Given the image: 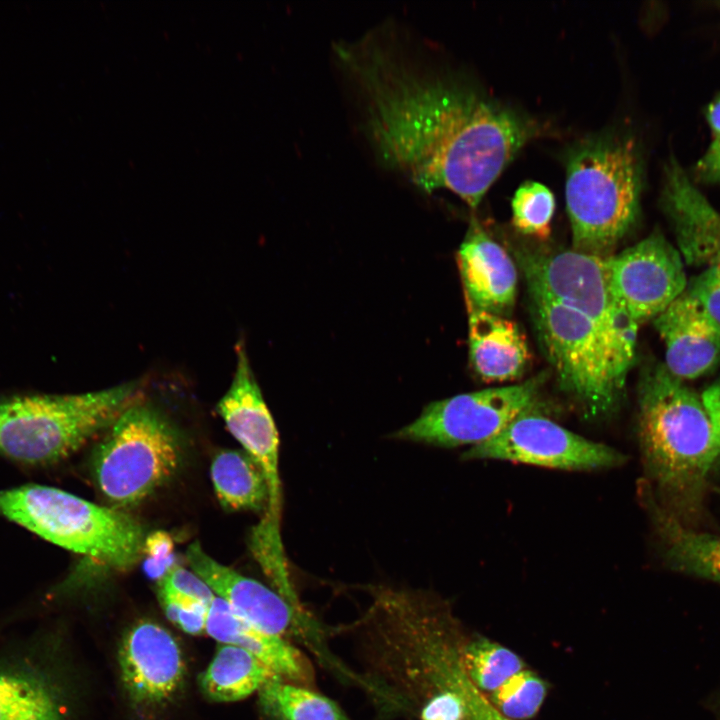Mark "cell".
I'll return each instance as SVG.
<instances>
[{"instance_id":"23","label":"cell","mask_w":720,"mask_h":720,"mask_svg":"<svg viewBox=\"0 0 720 720\" xmlns=\"http://www.w3.org/2000/svg\"><path fill=\"white\" fill-rule=\"evenodd\" d=\"M211 480L219 502L229 510H266L268 487L258 464L240 450H222L211 463Z\"/></svg>"},{"instance_id":"31","label":"cell","mask_w":720,"mask_h":720,"mask_svg":"<svg viewBox=\"0 0 720 720\" xmlns=\"http://www.w3.org/2000/svg\"><path fill=\"white\" fill-rule=\"evenodd\" d=\"M454 693L464 704L466 720H512L502 715L466 674L457 682Z\"/></svg>"},{"instance_id":"6","label":"cell","mask_w":720,"mask_h":720,"mask_svg":"<svg viewBox=\"0 0 720 720\" xmlns=\"http://www.w3.org/2000/svg\"><path fill=\"white\" fill-rule=\"evenodd\" d=\"M0 516L63 549L119 570L139 559L146 538L130 516L38 484L0 490Z\"/></svg>"},{"instance_id":"9","label":"cell","mask_w":720,"mask_h":720,"mask_svg":"<svg viewBox=\"0 0 720 720\" xmlns=\"http://www.w3.org/2000/svg\"><path fill=\"white\" fill-rule=\"evenodd\" d=\"M530 296L553 300L592 319L622 348L635 354V323L616 302L606 257L576 250L517 254Z\"/></svg>"},{"instance_id":"27","label":"cell","mask_w":720,"mask_h":720,"mask_svg":"<svg viewBox=\"0 0 720 720\" xmlns=\"http://www.w3.org/2000/svg\"><path fill=\"white\" fill-rule=\"evenodd\" d=\"M546 694L545 681L531 671L521 670L490 693L489 700L505 717L527 720L537 714Z\"/></svg>"},{"instance_id":"37","label":"cell","mask_w":720,"mask_h":720,"mask_svg":"<svg viewBox=\"0 0 720 720\" xmlns=\"http://www.w3.org/2000/svg\"><path fill=\"white\" fill-rule=\"evenodd\" d=\"M714 707H715L716 713L718 714V716H719V718H720V695L718 696V698H717V700H716V702H715Z\"/></svg>"},{"instance_id":"12","label":"cell","mask_w":720,"mask_h":720,"mask_svg":"<svg viewBox=\"0 0 720 720\" xmlns=\"http://www.w3.org/2000/svg\"><path fill=\"white\" fill-rule=\"evenodd\" d=\"M606 264L616 302L638 325L655 319L688 285L678 249L660 232L606 257Z\"/></svg>"},{"instance_id":"24","label":"cell","mask_w":720,"mask_h":720,"mask_svg":"<svg viewBox=\"0 0 720 720\" xmlns=\"http://www.w3.org/2000/svg\"><path fill=\"white\" fill-rule=\"evenodd\" d=\"M267 711L280 720H350L330 698L279 676L259 690Z\"/></svg>"},{"instance_id":"8","label":"cell","mask_w":720,"mask_h":720,"mask_svg":"<svg viewBox=\"0 0 720 720\" xmlns=\"http://www.w3.org/2000/svg\"><path fill=\"white\" fill-rule=\"evenodd\" d=\"M217 411L230 433L258 464L266 479L268 504L263 519L253 530V553L259 559H281L285 554L280 532L282 488L279 435L254 377L243 342L236 345L233 378L217 404Z\"/></svg>"},{"instance_id":"20","label":"cell","mask_w":720,"mask_h":720,"mask_svg":"<svg viewBox=\"0 0 720 720\" xmlns=\"http://www.w3.org/2000/svg\"><path fill=\"white\" fill-rule=\"evenodd\" d=\"M641 498L660 540L665 564L674 571L720 583V536L685 526L658 500L649 484L641 487Z\"/></svg>"},{"instance_id":"18","label":"cell","mask_w":720,"mask_h":720,"mask_svg":"<svg viewBox=\"0 0 720 720\" xmlns=\"http://www.w3.org/2000/svg\"><path fill=\"white\" fill-rule=\"evenodd\" d=\"M466 306L470 360L478 376L489 383L521 377L530 360V351L516 323L470 304Z\"/></svg>"},{"instance_id":"36","label":"cell","mask_w":720,"mask_h":720,"mask_svg":"<svg viewBox=\"0 0 720 720\" xmlns=\"http://www.w3.org/2000/svg\"><path fill=\"white\" fill-rule=\"evenodd\" d=\"M706 119L712 131L713 138H720V94L707 106Z\"/></svg>"},{"instance_id":"38","label":"cell","mask_w":720,"mask_h":720,"mask_svg":"<svg viewBox=\"0 0 720 720\" xmlns=\"http://www.w3.org/2000/svg\"><path fill=\"white\" fill-rule=\"evenodd\" d=\"M718 492H719V494H720V488L718 489Z\"/></svg>"},{"instance_id":"10","label":"cell","mask_w":720,"mask_h":720,"mask_svg":"<svg viewBox=\"0 0 720 720\" xmlns=\"http://www.w3.org/2000/svg\"><path fill=\"white\" fill-rule=\"evenodd\" d=\"M546 374L520 384L487 388L429 403L393 438L452 448L489 441L514 419L537 407Z\"/></svg>"},{"instance_id":"7","label":"cell","mask_w":720,"mask_h":720,"mask_svg":"<svg viewBox=\"0 0 720 720\" xmlns=\"http://www.w3.org/2000/svg\"><path fill=\"white\" fill-rule=\"evenodd\" d=\"M178 437L154 408L132 403L112 423L92 456L91 469L101 493L114 505H135L177 470Z\"/></svg>"},{"instance_id":"30","label":"cell","mask_w":720,"mask_h":720,"mask_svg":"<svg viewBox=\"0 0 720 720\" xmlns=\"http://www.w3.org/2000/svg\"><path fill=\"white\" fill-rule=\"evenodd\" d=\"M686 290L699 301L720 331V266L704 269L688 281Z\"/></svg>"},{"instance_id":"19","label":"cell","mask_w":720,"mask_h":720,"mask_svg":"<svg viewBox=\"0 0 720 720\" xmlns=\"http://www.w3.org/2000/svg\"><path fill=\"white\" fill-rule=\"evenodd\" d=\"M205 632L222 644L248 651L284 680L296 684L311 680L310 665L299 650L283 637L253 626L217 596L208 608Z\"/></svg>"},{"instance_id":"28","label":"cell","mask_w":720,"mask_h":720,"mask_svg":"<svg viewBox=\"0 0 720 720\" xmlns=\"http://www.w3.org/2000/svg\"><path fill=\"white\" fill-rule=\"evenodd\" d=\"M158 592L165 614L171 622L192 635L205 632L209 606L168 592Z\"/></svg>"},{"instance_id":"3","label":"cell","mask_w":720,"mask_h":720,"mask_svg":"<svg viewBox=\"0 0 720 720\" xmlns=\"http://www.w3.org/2000/svg\"><path fill=\"white\" fill-rule=\"evenodd\" d=\"M565 163L573 248L608 257L639 216L643 174L637 144L606 131L571 145Z\"/></svg>"},{"instance_id":"33","label":"cell","mask_w":720,"mask_h":720,"mask_svg":"<svg viewBox=\"0 0 720 720\" xmlns=\"http://www.w3.org/2000/svg\"><path fill=\"white\" fill-rule=\"evenodd\" d=\"M421 720H466L464 704L450 691L433 694L423 706Z\"/></svg>"},{"instance_id":"22","label":"cell","mask_w":720,"mask_h":720,"mask_svg":"<svg viewBox=\"0 0 720 720\" xmlns=\"http://www.w3.org/2000/svg\"><path fill=\"white\" fill-rule=\"evenodd\" d=\"M0 720H64L51 679L33 668L0 667Z\"/></svg>"},{"instance_id":"2","label":"cell","mask_w":720,"mask_h":720,"mask_svg":"<svg viewBox=\"0 0 720 720\" xmlns=\"http://www.w3.org/2000/svg\"><path fill=\"white\" fill-rule=\"evenodd\" d=\"M638 404V440L649 486L678 517L695 513L718 457L701 396L656 364L639 383Z\"/></svg>"},{"instance_id":"25","label":"cell","mask_w":720,"mask_h":720,"mask_svg":"<svg viewBox=\"0 0 720 720\" xmlns=\"http://www.w3.org/2000/svg\"><path fill=\"white\" fill-rule=\"evenodd\" d=\"M460 659L467 677L483 693H492L524 668L517 654L483 637L463 645Z\"/></svg>"},{"instance_id":"17","label":"cell","mask_w":720,"mask_h":720,"mask_svg":"<svg viewBox=\"0 0 720 720\" xmlns=\"http://www.w3.org/2000/svg\"><path fill=\"white\" fill-rule=\"evenodd\" d=\"M662 207L684 262L704 269L720 266V211L689 179L668 187Z\"/></svg>"},{"instance_id":"13","label":"cell","mask_w":720,"mask_h":720,"mask_svg":"<svg viewBox=\"0 0 720 720\" xmlns=\"http://www.w3.org/2000/svg\"><path fill=\"white\" fill-rule=\"evenodd\" d=\"M119 666L129 699L141 708H154L169 701L185 673L177 641L152 621H141L125 632L119 648Z\"/></svg>"},{"instance_id":"1","label":"cell","mask_w":720,"mask_h":720,"mask_svg":"<svg viewBox=\"0 0 720 720\" xmlns=\"http://www.w3.org/2000/svg\"><path fill=\"white\" fill-rule=\"evenodd\" d=\"M376 156L425 192L447 189L471 208L539 126L441 76L369 33L334 45Z\"/></svg>"},{"instance_id":"14","label":"cell","mask_w":720,"mask_h":720,"mask_svg":"<svg viewBox=\"0 0 720 720\" xmlns=\"http://www.w3.org/2000/svg\"><path fill=\"white\" fill-rule=\"evenodd\" d=\"M186 557L192 570L214 594L258 629L283 637L305 621L302 609L294 607L277 591L261 582L217 562L204 552L200 544L192 543Z\"/></svg>"},{"instance_id":"26","label":"cell","mask_w":720,"mask_h":720,"mask_svg":"<svg viewBox=\"0 0 720 720\" xmlns=\"http://www.w3.org/2000/svg\"><path fill=\"white\" fill-rule=\"evenodd\" d=\"M514 227L529 236L546 240L551 233L555 198L551 190L536 181H526L512 198Z\"/></svg>"},{"instance_id":"29","label":"cell","mask_w":720,"mask_h":720,"mask_svg":"<svg viewBox=\"0 0 720 720\" xmlns=\"http://www.w3.org/2000/svg\"><path fill=\"white\" fill-rule=\"evenodd\" d=\"M158 591L193 599L207 606L216 597L202 578L180 566H172L159 580Z\"/></svg>"},{"instance_id":"15","label":"cell","mask_w":720,"mask_h":720,"mask_svg":"<svg viewBox=\"0 0 720 720\" xmlns=\"http://www.w3.org/2000/svg\"><path fill=\"white\" fill-rule=\"evenodd\" d=\"M653 320L673 376L697 379L720 366V331L687 290Z\"/></svg>"},{"instance_id":"34","label":"cell","mask_w":720,"mask_h":720,"mask_svg":"<svg viewBox=\"0 0 720 720\" xmlns=\"http://www.w3.org/2000/svg\"><path fill=\"white\" fill-rule=\"evenodd\" d=\"M694 180L705 184H720V138H713L703 156L693 168Z\"/></svg>"},{"instance_id":"21","label":"cell","mask_w":720,"mask_h":720,"mask_svg":"<svg viewBox=\"0 0 720 720\" xmlns=\"http://www.w3.org/2000/svg\"><path fill=\"white\" fill-rule=\"evenodd\" d=\"M276 676L275 672L248 651L222 644L199 676V683L201 691L209 700L235 702L259 691Z\"/></svg>"},{"instance_id":"35","label":"cell","mask_w":720,"mask_h":720,"mask_svg":"<svg viewBox=\"0 0 720 720\" xmlns=\"http://www.w3.org/2000/svg\"><path fill=\"white\" fill-rule=\"evenodd\" d=\"M701 400L714 431L718 455L716 464H720V378L703 391Z\"/></svg>"},{"instance_id":"11","label":"cell","mask_w":720,"mask_h":720,"mask_svg":"<svg viewBox=\"0 0 720 720\" xmlns=\"http://www.w3.org/2000/svg\"><path fill=\"white\" fill-rule=\"evenodd\" d=\"M537 407L514 419L498 435L463 453L464 460L494 459L571 471L623 464L625 455L562 427Z\"/></svg>"},{"instance_id":"16","label":"cell","mask_w":720,"mask_h":720,"mask_svg":"<svg viewBox=\"0 0 720 720\" xmlns=\"http://www.w3.org/2000/svg\"><path fill=\"white\" fill-rule=\"evenodd\" d=\"M465 301L478 309L507 315L517 291V270L509 254L473 224L457 253Z\"/></svg>"},{"instance_id":"32","label":"cell","mask_w":720,"mask_h":720,"mask_svg":"<svg viewBox=\"0 0 720 720\" xmlns=\"http://www.w3.org/2000/svg\"><path fill=\"white\" fill-rule=\"evenodd\" d=\"M173 541L164 531H156L146 536L143 552L148 556L146 563L147 573L154 578L161 579L172 567Z\"/></svg>"},{"instance_id":"5","label":"cell","mask_w":720,"mask_h":720,"mask_svg":"<svg viewBox=\"0 0 720 720\" xmlns=\"http://www.w3.org/2000/svg\"><path fill=\"white\" fill-rule=\"evenodd\" d=\"M530 298L540 345L562 390L587 418L613 414L635 354L581 312L553 300Z\"/></svg>"},{"instance_id":"4","label":"cell","mask_w":720,"mask_h":720,"mask_svg":"<svg viewBox=\"0 0 720 720\" xmlns=\"http://www.w3.org/2000/svg\"><path fill=\"white\" fill-rule=\"evenodd\" d=\"M138 383L81 394L0 397V456L30 468L65 460L133 403Z\"/></svg>"}]
</instances>
